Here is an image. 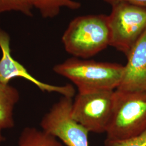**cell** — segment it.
<instances>
[{
  "instance_id": "5b68a950",
  "label": "cell",
  "mask_w": 146,
  "mask_h": 146,
  "mask_svg": "<svg viewBox=\"0 0 146 146\" xmlns=\"http://www.w3.org/2000/svg\"><path fill=\"white\" fill-rule=\"evenodd\" d=\"M114 90L78 93L73 101L72 116L89 132L106 133L111 119Z\"/></svg>"
},
{
  "instance_id": "7c38bea8",
  "label": "cell",
  "mask_w": 146,
  "mask_h": 146,
  "mask_svg": "<svg viewBox=\"0 0 146 146\" xmlns=\"http://www.w3.org/2000/svg\"><path fill=\"white\" fill-rule=\"evenodd\" d=\"M32 9L33 7L28 0H0V14L14 11L32 16Z\"/></svg>"
},
{
  "instance_id": "277c9868",
  "label": "cell",
  "mask_w": 146,
  "mask_h": 146,
  "mask_svg": "<svg viewBox=\"0 0 146 146\" xmlns=\"http://www.w3.org/2000/svg\"><path fill=\"white\" fill-rule=\"evenodd\" d=\"M111 7L108 16L110 46L127 56L146 30V8L124 2Z\"/></svg>"
},
{
  "instance_id": "9c48e42d",
  "label": "cell",
  "mask_w": 146,
  "mask_h": 146,
  "mask_svg": "<svg viewBox=\"0 0 146 146\" xmlns=\"http://www.w3.org/2000/svg\"><path fill=\"white\" fill-rule=\"evenodd\" d=\"M19 98L15 88L0 82V131L14 126L13 110Z\"/></svg>"
},
{
  "instance_id": "8fae6325",
  "label": "cell",
  "mask_w": 146,
  "mask_h": 146,
  "mask_svg": "<svg viewBox=\"0 0 146 146\" xmlns=\"http://www.w3.org/2000/svg\"><path fill=\"white\" fill-rule=\"evenodd\" d=\"M17 146H64L55 136L43 130L26 127L21 133Z\"/></svg>"
},
{
  "instance_id": "6da1fadb",
  "label": "cell",
  "mask_w": 146,
  "mask_h": 146,
  "mask_svg": "<svg viewBox=\"0 0 146 146\" xmlns=\"http://www.w3.org/2000/svg\"><path fill=\"white\" fill-rule=\"evenodd\" d=\"M124 66L73 57L56 64L54 72L69 79L78 93L101 90H115L120 85Z\"/></svg>"
},
{
  "instance_id": "5bb4252c",
  "label": "cell",
  "mask_w": 146,
  "mask_h": 146,
  "mask_svg": "<svg viewBox=\"0 0 146 146\" xmlns=\"http://www.w3.org/2000/svg\"><path fill=\"white\" fill-rule=\"evenodd\" d=\"M106 3L111 5L119 3H127L133 5H137L146 8V0H104Z\"/></svg>"
},
{
  "instance_id": "4fadbf2b",
  "label": "cell",
  "mask_w": 146,
  "mask_h": 146,
  "mask_svg": "<svg viewBox=\"0 0 146 146\" xmlns=\"http://www.w3.org/2000/svg\"><path fill=\"white\" fill-rule=\"evenodd\" d=\"M110 146H146V130L130 139L116 142Z\"/></svg>"
},
{
  "instance_id": "ba28073f",
  "label": "cell",
  "mask_w": 146,
  "mask_h": 146,
  "mask_svg": "<svg viewBox=\"0 0 146 146\" xmlns=\"http://www.w3.org/2000/svg\"><path fill=\"white\" fill-rule=\"evenodd\" d=\"M127 62L119 87L129 92H146V30L126 56Z\"/></svg>"
},
{
  "instance_id": "8992f818",
  "label": "cell",
  "mask_w": 146,
  "mask_h": 146,
  "mask_svg": "<svg viewBox=\"0 0 146 146\" xmlns=\"http://www.w3.org/2000/svg\"><path fill=\"white\" fill-rule=\"evenodd\" d=\"M72 98L62 96L43 117V131L55 136L66 146H89V131L72 116Z\"/></svg>"
},
{
  "instance_id": "7a4b0ae2",
  "label": "cell",
  "mask_w": 146,
  "mask_h": 146,
  "mask_svg": "<svg viewBox=\"0 0 146 146\" xmlns=\"http://www.w3.org/2000/svg\"><path fill=\"white\" fill-rule=\"evenodd\" d=\"M146 130V92L114 90L113 114L104 146H110Z\"/></svg>"
},
{
  "instance_id": "52a82bcc",
  "label": "cell",
  "mask_w": 146,
  "mask_h": 146,
  "mask_svg": "<svg viewBox=\"0 0 146 146\" xmlns=\"http://www.w3.org/2000/svg\"><path fill=\"white\" fill-rule=\"evenodd\" d=\"M11 38L9 34L0 28V48L2 56L0 58V82L8 84L11 79L22 78L36 85L41 91L49 93L55 92L62 96L73 98L75 90L73 86H54L43 83L33 77L20 63L15 60L11 54Z\"/></svg>"
},
{
  "instance_id": "30bf717a",
  "label": "cell",
  "mask_w": 146,
  "mask_h": 146,
  "mask_svg": "<svg viewBox=\"0 0 146 146\" xmlns=\"http://www.w3.org/2000/svg\"><path fill=\"white\" fill-rule=\"evenodd\" d=\"M33 8L39 11L42 17L51 19L60 13L61 9L66 7L68 9H78L81 4L74 0H28Z\"/></svg>"
},
{
  "instance_id": "3957f363",
  "label": "cell",
  "mask_w": 146,
  "mask_h": 146,
  "mask_svg": "<svg viewBox=\"0 0 146 146\" xmlns=\"http://www.w3.org/2000/svg\"><path fill=\"white\" fill-rule=\"evenodd\" d=\"M108 16L104 14L78 16L69 23L62 36L66 52L74 57L87 58L110 45Z\"/></svg>"
},
{
  "instance_id": "9a60e30c",
  "label": "cell",
  "mask_w": 146,
  "mask_h": 146,
  "mask_svg": "<svg viewBox=\"0 0 146 146\" xmlns=\"http://www.w3.org/2000/svg\"><path fill=\"white\" fill-rule=\"evenodd\" d=\"M3 140H4V137H3V136L1 134V131H0V144L2 141H3Z\"/></svg>"
}]
</instances>
